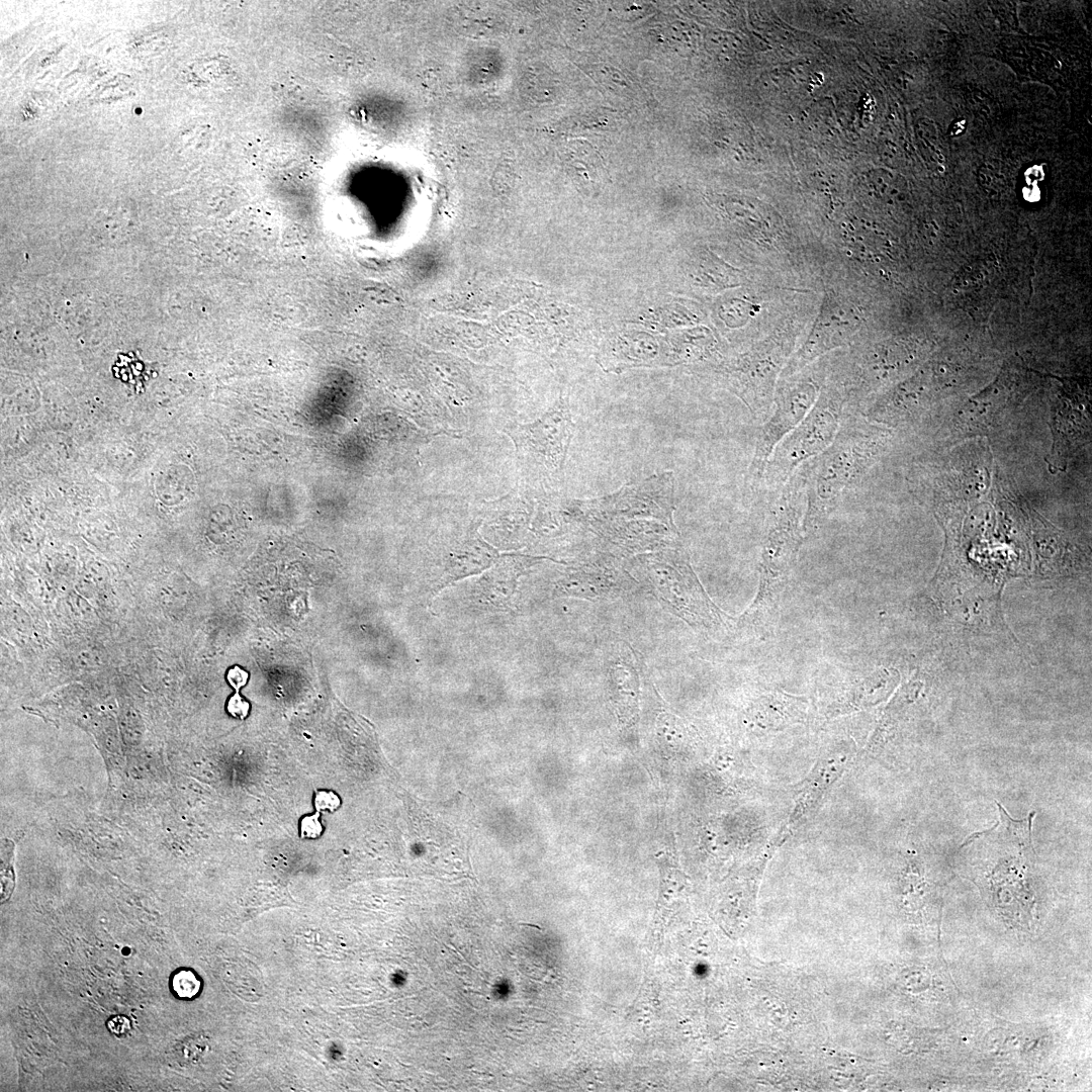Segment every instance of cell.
Listing matches in <instances>:
<instances>
[{
	"label": "cell",
	"mask_w": 1092,
	"mask_h": 1092,
	"mask_svg": "<svg viewBox=\"0 0 1092 1092\" xmlns=\"http://www.w3.org/2000/svg\"><path fill=\"white\" fill-rule=\"evenodd\" d=\"M611 557L609 554L599 555L598 558L566 568L554 584L553 596L588 600L620 596L626 589L629 576Z\"/></svg>",
	"instance_id": "obj_10"
},
{
	"label": "cell",
	"mask_w": 1092,
	"mask_h": 1092,
	"mask_svg": "<svg viewBox=\"0 0 1092 1092\" xmlns=\"http://www.w3.org/2000/svg\"><path fill=\"white\" fill-rule=\"evenodd\" d=\"M817 383L809 376L784 382L775 397V408L762 426L748 469L751 486L760 484L764 468L776 446L795 429L816 401Z\"/></svg>",
	"instance_id": "obj_7"
},
{
	"label": "cell",
	"mask_w": 1092,
	"mask_h": 1092,
	"mask_svg": "<svg viewBox=\"0 0 1092 1092\" xmlns=\"http://www.w3.org/2000/svg\"><path fill=\"white\" fill-rule=\"evenodd\" d=\"M172 988L178 997L192 998L199 992L200 982L191 971L182 970L174 975Z\"/></svg>",
	"instance_id": "obj_16"
},
{
	"label": "cell",
	"mask_w": 1092,
	"mask_h": 1092,
	"mask_svg": "<svg viewBox=\"0 0 1092 1092\" xmlns=\"http://www.w3.org/2000/svg\"><path fill=\"white\" fill-rule=\"evenodd\" d=\"M785 352L779 347H763L749 352L725 367L731 389L750 413L762 420L771 407L772 389Z\"/></svg>",
	"instance_id": "obj_9"
},
{
	"label": "cell",
	"mask_w": 1092,
	"mask_h": 1092,
	"mask_svg": "<svg viewBox=\"0 0 1092 1092\" xmlns=\"http://www.w3.org/2000/svg\"><path fill=\"white\" fill-rule=\"evenodd\" d=\"M495 556L496 551L479 539L466 542L452 555L444 575L433 589L434 595L465 576L481 572Z\"/></svg>",
	"instance_id": "obj_15"
},
{
	"label": "cell",
	"mask_w": 1092,
	"mask_h": 1092,
	"mask_svg": "<svg viewBox=\"0 0 1092 1092\" xmlns=\"http://www.w3.org/2000/svg\"><path fill=\"white\" fill-rule=\"evenodd\" d=\"M887 442V433L854 418H843L832 443L812 461L802 464L806 512L804 533L826 521L842 493L874 464Z\"/></svg>",
	"instance_id": "obj_1"
},
{
	"label": "cell",
	"mask_w": 1092,
	"mask_h": 1092,
	"mask_svg": "<svg viewBox=\"0 0 1092 1092\" xmlns=\"http://www.w3.org/2000/svg\"><path fill=\"white\" fill-rule=\"evenodd\" d=\"M323 826L320 821V812L302 818L300 823V834L304 838H315L321 835Z\"/></svg>",
	"instance_id": "obj_18"
},
{
	"label": "cell",
	"mask_w": 1092,
	"mask_h": 1092,
	"mask_svg": "<svg viewBox=\"0 0 1092 1092\" xmlns=\"http://www.w3.org/2000/svg\"><path fill=\"white\" fill-rule=\"evenodd\" d=\"M249 678V673L240 666H234L229 669L226 673V679L229 684L237 691L243 688Z\"/></svg>",
	"instance_id": "obj_20"
},
{
	"label": "cell",
	"mask_w": 1092,
	"mask_h": 1092,
	"mask_svg": "<svg viewBox=\"0 0 1092 1092\" xmlns=\"http://www.w3.org/2000/svg\"><path fill=\"white\" fill-rule=\"evenodd\" d=\"M574 424L565 401H559L530 424L509 430L518 454L534 471L559 477L563 471Z\"/></svg>",
	"instance_id": "obj_5"
},
{
	"label": "cell",
	"mask_w": 1092,
	"mask_h": 1092,
	"mask_svg": "<svg viewBox=\"0 0 1092 1092\" xmlns=\"http://www.w3.org/2000/svg\"><path fill=\"white\" fill-rule=\"evenodd\" d=\"M848 756L849 753L845 751L843 745L827 751L812 774L802 797L794 809L789 823L791 828H795L817 806L827 789L844 769Z\"/></svg>",
	"instance_id": "obj_14"
},
{
	"label": "cell",
	"mask_w": 1092,
	"mask_h": 1092,
	"mask_svg": "<svg viewBox=\"0 0 1092 1092\" xmlns=\"http://www.w3.org/2000/svg\"><path fill=\"white\" fill-rule=\"evenodd\" d=\"M674 486L672 471L654 473L627 483L613 493L586 499L588 518L654 520L676 528L673 522Z\"/></svg>",
	"instance_id": "obj_6"
},
{
	"label": "cell",
	"mask_w": 1092,
	"mask_h": 1092,
	"mask_svg": "<svg viewBox=\"0 0 1092 1092\" xmlns=\"http://www.w3.org/2000/svg\"><path fill=\"white\" fill-rule=\"evenodd\" d=\"M814 330L802 348L794 355L785 369V375L793 374L825 352L841 346L851 333L847 331L845 308L829 298L822 306Z\"/></svg>",
	"instance_id": "obj_12"
},
{
	"label": "cell",
	"mask_w": 1092,
	"mask_h": 1092,
	"mask_svg": "<svg viewBox=\"0 0 1092 1092\" xmlns=\"http://www.w3.org/2000/svg\"><path fill=\"white\" fill-rule=\"evenodd\" d=\"M804 504V475L798 468L779 489V495L770 508L761 550L758 592L738 620L747 630L767 626L778 611L803 542Z\"/></svg>",
	"instance_id": "obj_2"
},
{
	"label": "cell",
	"mask_w": 1092,
	"mask_h": 1092,
	"mask_svg": "<svg viewBox=\"0 0 1092 1092\" xmlns=\"http://www.w3.org/2000/svg\"><path fill=\"white\" fill-rule=\"evenodd\" d=\"M809 710L810 704L805 698L776 691L761 695L753 702L748 710V719L761 731H778L804 723Z\"/></svg>",
	"instance_id": "obj_13"
},
{
	"label": "cell",
	"mask_w": 1092,
	"mask_h": 1092,
	"mask_svg": "<svg viewBox=\"0 0 1092 1092\" xmlns=\"http://www.w3.org/2000/svg\"><path fill=\"white\" fill-rule=\"evenodd\" d=\"M588 529L613 557H633L681 544L676 528L654 520L592 517Z\"/></svg>",
	"instance_id": "obj_8"
},
{
	"label": "cell",
	"mask_w": 1092,
	"mask_h": 1092,
	"mask_svg": "<svg viewBox=\"0 0 1092 1092\" xmlns=\"http://www.w3.org/2000/svg\"><path fill=\"white\" fill-rule=\"evenodd\" d=\"M340 798L334 792L320 791L314 798V807L317 812L335 811L340 806Z\"/></svg>",
	"instance_id": "obj_17"
},
{
	"label": "cell",
	"mask_w": 1092,
	"mask_h": 1092,
	"mask_svg": "<svg viewBox=\"0 0 1092 1092\" xmlns=\"http://www.w3.org/2000/svg\"><path fill=\"white\" fill-rule=\"evenodd\" d=\"M845 395L825 387L810 412L774 449L764 468L762 483L781 489L804 462L822 453L833 441L843 419Z\"/></svg>",
	"instance_id": "obj_4"
},
{
	"label": "cell",
	"mask_w": 1092,
	"mask_h": 1092,
	"mask_svg": "<svg viewBox=\"0 0 1092 1092\" xmlns=\"http://www.w3.org/2000/svg\"><path fill=\"white\" fill-rule=\"evenodd\" d=\"M627 565L664 607L691 626L715 630L723 625V612L706 594L681 544L635 555Z\"/></svg>",
	"instance_id": "obj_3"
},
{
	"label": "cell",
	"mask_w": 1092,
	"mask_h": 1092,
	"mask_svg": "<svg viewBox=\"0 0 1092 1092\" xmlns=\"http://www.w3.org/2000/svg\"><path fill=\"white\" fill-rule=\"evenodd\" d=\"M226 710L233 717L243 720L248 716L250 704L237 692L229 699Z\"/></svg>",
	"instance_id": "obj_19"
},
{
	"label": "cell",
	"mask_w": 1092,
	"mask_h": 1092,
	"mask_svg": "<svg viewBox=\"0 0 1092 1092\" xmlns=\"http://www.w3.org/2000/svg\"><path fill=\"white\" fill-rule=\"evenodd\" d=\"M107 1026L112 1033L121 1035L129 1030L130 1022L124 1016H115L108 1021Z\"/></svg>",
	"instance_id": "obj_21"
},
{
	"label": "cell",
	"mask_w": 1092,
	"mask_h": 1092,
	"mask_svg": "<svg viewBox=\"0 0 1092 1092\" xmlns=\"http://www.w3.org/2000/svg\"><path fill=\"white\" fill-rule=\"evenodd\" d=\"M546 557L507 555L477 581L473 602L484 611L509 612L514 607L519 577Z\"/></svg>",
	"instance_id": "obj_11"
}]
</instances>
